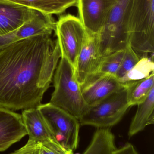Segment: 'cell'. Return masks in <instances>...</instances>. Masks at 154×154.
Wrapping results in <instances>:
<instances>
[{"mask_svg":"<svg viewBox=\"0 0 154 154\" xmlns=\"http://www.w3.org/2000/svg\"><path fill=\"white\" fill-rule=\"evenodd\" d=\"M43 34L18 41L0 51V107H37L61 57L57 40Z\"/></svg>","mask_w":154,"mask_h":154,"instance_id":"6da1fadb","label":"cell"},{"mask_svg":"<svg viewBox=\"0 0 154 154\" xmlns=\"http://www.w3.org/2000/svg\"><path fill=\"white\" fill-rule=\"evenodd\" d=\"M126 86L114 75L95 73L80 86L85 102L89 107L99 103Z\"/></svg>","mask_w":154,"mask_h":154,"instance_id":"9c48e42d","label":"cell"},{"mask_svg":"<svg viewBox=\"0 0 154 154\" xmlns=\"http://www.w3.org/2000/svg\"><path fill=\"white\" fill-rule=\"evenodd\" d=\"M127 28L129 45L139 57H154V0H132Z\"/></svg>","mask_w":154,"mask_h":154,"instance_id":"7a4b0ae2","label":"cell"},{"mask_svg":"<svg viewBox=\"0 0 154 154\" xmlns=\"http://www.w3.org/2000/svg\"><path fill=\"white\" fill-rule=\"evenodd\" d=\"M153 59L154 57L140 59L127 75L125 86L129 82L146 78L154 73Z\"/></svg>","mask_w":154,"mask_h":154,"instance_id":"ffe728a7","label":"cell"},{"mask_svg":"<svg viewBox=\"0 0 154 154\" xmlns=\"http://www.w3.org/2000/svg\"><path fill=\"white\" fill-rule=\"evenodd\" d=\"M38 12L23 5L0 0V35L17 29Z\"/></svg>","mask_w":154,"mask_h":154,"instance_id":"7c38bea8","label":"cell"},{"mask_svg":"<svg viewBox=\"0 0 154 154\" xmlns=\"http://www.w3.org/2000/svg\"><path fill=\"white\" fill-rule=\"evenodd\" d=\"M54 31L61 57L66 58L75 68L79 54L88 36L83 23L75 15H61L56 22Z\"/></svg>","mask_w":154,"mask_h":154,"instance_id":"52a82bcc","label":"cell"},{"mask_svg":"<svg viewBox=\"0 0 154 154\" xmlns=\"http://www.w3.org/2000/svg\"><path fill=\"white\" fill-rule=\"evenodd\" d=\"M83 154H138L133 145L127 143L112 152L109 149L99 145H91L88 146Z\"/></svg>","mask_w":154,"mask_h":154,"instance_id":"44dd1931","label":"cell"},{"mask_svg":"<svg viewBox=\"0 0 154 154\" xmlns=\"http://www.w3.org/2000/svg\"><path fill=\"white\" fill-rule=\"evenodd\" d=\"M124 50H121L102 57L95 73L107 74L115 76L120 67Z\"/></svg>","mask_w":154,"mask_h":154,"instance_id":"ac0fdd59","label":"cell"},{"mask_svg":"<svg viewBox=\"0 0 154 154\" xmlns=\"http://www.w3.org/2000/svg\"><path fill=\"white\" fill-rule=\"evenodd\" d=\"M54 90L50 103L80 119L89 107L84 100L74 68L61 57L53 76Z\"/></svg>","mask_w":154,"mask_h":154,"instance_id":"3957f363","label":"cell"},{"mask_svg":"<svg viewBox=\"0 0 154 154\" xmlns=\"http://www.w3.org/2000/svg\"><path fill=\"white\" fill-rule=\"evenodd\" d=\"M11 154H14L13 152L12 153H11Z\"/></svg>","mask_w":154,"mask_h":154,"instance_id":"d4e9b609","label":"cell"},{"mask_svg":"<svg viewBox=\"0 0 154 154\" xmlns=\"http://www.w3.org/2000/svg\"><path fill=\"white\" fill-rule=\"evenodd\" d=\"M102 57L98 35L88 33L74 68L76 79L80 86L96 72Z\"/></svg>","mask_w":154,"mask_h":154,"instance_id":"30bf717a","label":"cell"},{"mask_svg":"<svg viewBox=\"0 0 154 154\" xmlns=\"http://www.w3.org/2000/svg\"><path fill=\"white\" fill-rule=\"evenodd\" d=\"M15 30L4 35H0V51L19 41L16 37Z\"/></svg>","mask_w":154,"mask_h":154,"instance_id":"cb8c5ba5","label":"cell"},{"mask_svg":"<svg viewBox=\"0 0 154 154\" xmlns=\"http://www.w3.org/2000/svg\"><path fill=\"white\" fill-rule=\"evenodd\" d=\"M27 135L21 115L0 107V152L6 151Z\"/></svg>","mask_w":154,"mask_h":154,"instance_id":"8fae6325","label":"cell"},{"mask_svg":"<svg viewBox=\"0 0 154 154\" xmlns=\"http://www.w3.org/2000/svg\"><path fill=\"white\" fill-rule=\"evenodd\" d=\"M132 0H118L98 35L102 57L124 50L129 44L128 12Z\"/></svg>","mask_w":154,"mask_h":154,"instance_id":"277c9868","label":"cell"},{"mask_svg":"<svg viewBox=\"0 0 154 154\" xmlns=\"http://www.w3.org/2000/svg\"><path fill=\"white\" fill-rule=\"evenodd\" d=\"M118 0H77L79 15L88 33L98 35Z\"/></svg>","mask_w":154,"mask_h":154,"instance_id":"ba28073f","label":"cell"},{"mask_svg":"<svg viewBox=\"0 0 154 154\" xmlns=\"http://www.w3.org/2000/svg\"><path fill=\"white\" fill-rule=\"evenodd\" d=\"M130 107L126 87L96 105L79 119L81 125L100 128H110L119 123Z\"/></svg>","mask_w":154,"mask_h":154,"instance_id":"5b68a950","label":"cell"},{"mask_svg":"<svg viewBox=\"0 0 154 154\" xmlns=\"http://www.w3.org/2000/svg\"><path fill=\"white\" fill-rule=\"evenodd\" d=\"M39 145L28 141L27 143L20 149L14 152V154H39Z\"/></svg>","mask_w":154,"mask_h":154,"instance_id":"603a6c76","label":"cell"},{"mask_svg":"<svg viewBox=\"0 0 154 154\" xmlns=\"http://www.w3.org/2000/svg\"><path fill=\"white\" fill-rule=\"evenodd\" d=\"M56 26V22L52 15L39 12L34 17L24 23L15 30L19 40L43 34H52Z\"/></svg>","mask_w":154,"mask_h":154,"instance_id":"5bb4252c","label":"cell"},{"mask_svg":"<svg viewBox=\"0 0 154 154\" xmlns=\"http://www.w3.org/2000/svg\"><path fill=\"white\" fill-rule=\"evenodd\" d=\"M33 9L47 15L60 14L71 6H76L77 0H3Z\"/></svg>","mask_w":154,"mask_h":154,"instance_id":"2e32d148","label":"cell"},{"mask_svg":"<svg viewBox=\"0 0 154 154\" xmlns=\"http://www.w3.org/2000/svg\"><path fill=\"white\" fill-rule=\"evenodd\" d=\"M42 115L56 141L68 151L77 148L80 124L77 119L50 103L37 107Z\"/></svg>","mask_w":154,"mask_h":154,"instance_id":"8992f818","label":"cell"},{"mask_svg":"<svg viewBox=\"0 0 154 154\" xmlns=\"http://www.w3.org/2000/svg\"><path fill=\"white\" fill-rule=\"evenodd\" d=\"M137 106V110L129 127L130 137L143 130L147 126L154 124V88L145 100Z\"/></svg>","mask_w":154,"mask_h":154,"instance_id":"9a60e30c","label":"cell"},{"mask_svg":"<svg viewBox=\"0 0 154 154\" xmlns=\"http://www.w3.org/2000/svg\"><path fill=\"white\" fill-rule=\"evenodd\" d=\"M126 87L129 106H137L145 100L154 88V73L146 78L129 82Z\"/></svg>","mask_w":154,"mask_h":154,"instance_id":"e0dca14e","label":"cell"},{"mask_svg":"<svg viewBox=\"0 0 154 154\" xmlns=\"http://www.w3.org/2000/svg\"><path fill=\"white\" fill-rule=\"evenodd\" d=\"M140 59L138 55L128 44L125 49L120 67L115 76L118 80L125 86L127 75Z\"/></svg>","mask_w":154,"mask_h":154,"instance_id":"d6986e66","label":"cell"},{"mask_svg":"<svg viewBox=\"0 0 154 154\" xmlns=\"http://www.w3.org/2000/svg\"><path fill=\"white\" fill-rule=\"evenodd\" d=\"M39 154H74L68 151L56 140H50L40 143Z\"/></svg>","mask_w":154,"mask_h":154,"instance_id":"7402d4cb","label":"cell"},{"mask_svg":"<svg viewBox=\"0 0 154 154\" xmlns=\"http://www.w3.org/2000/svg\"><path fill=\"white\" fill-rule=\"evenodd\" d=\"M29 140L39 144L50 140H56L48 126L37 107L24 109L21 115Z\"/></svg>","mask_w":154,"mask_h":154,"instance_id":"4fadbf2b","label":"cell"}]
</instances>
